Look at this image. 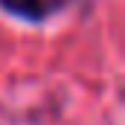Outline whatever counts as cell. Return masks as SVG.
<instances>
[{
	"label": "cell",
	"instance_id": "obj_1",
	"mask_svg": "<svg viewBox=\"0 0 125 125\" xmlns=\"http://www.w3.org/2000/svg\"><path fill=\"white\" fill-rule=\"evenodd\" d=\"M76 0H0V12L23 21V23H47Z\"/></svg>",
	"mask_w": 125,
	"mask_h": 125
}]
</instances>
